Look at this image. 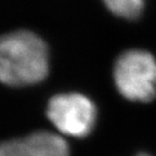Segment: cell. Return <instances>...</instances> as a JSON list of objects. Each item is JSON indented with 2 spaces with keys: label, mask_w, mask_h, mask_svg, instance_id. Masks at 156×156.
<instances>
[{
  "label": "cell",
  "mask_w": 156,
  "mask_h": 156,
  "mask_svg": "<svg viewBox=\"0 0 156 156\" xmlns=\"http://www.w3.org/2000/svg\"><path fill=\"white\" fill-rule=\"evenodd\" d=\"M136 156H151V155H149V154H145V153H140V154H138Z\"/></svg>",
  "instance_id": "obj_6"
},
{
  "label": "cell",
  "mask_w": 156,
  "mask_h": 156,
  "mask_svg": "<svg viewBox=\"0 0 156 156\" xmlns=\"http://www.w3.org/2000/svg\"><path fill=\"white\" fill-rule=\"evenodd\" d=\"M106 8L115 15L133 20L139 17L144 8V0H102Z\"/></svg>",
  "instance_id": "obj_5"
},
{
  "label": "cell",
  "mask_w": 156,
  "mask_h": 156,
  "mask_svg": "<svg viewBox=\"0 0 156 156\" xmlns=\"http://www.w3.org/2000/svg\"><path fill=\"white\" fill-rule=\"evenodd\" d=\"M47 115L61 133L83 138L92 130L97 111L93 103L85 95L62 93L50 99Z\"/></svg>",
  "instance_id": "obj_3"
},
{
  "label": "cell",
  "mask_w": 156,
  "mask_h": 156,
  "mask_svg": "<svg viewBox=\"0 0 156 156\" xmlns=\"http://www.w3.org/2000/svg\"><path fill=\"white\" fill-rule=\"evenodd\" d=\"M0 156H69L61 136L50 131H36L1 144Z\"/></svg>",
  "instance_id": "obj_4"
},
{
  "label": "cell",
  "mask_w": 156,
  "mask_h": 156,
  "mask_svg": "<svg viewBox=\"0 0 156 156\" xmlns=\"http://www.w3.org/2000/svg\"><path fill=\"white\" fill-rule=\"evenodd\" d=\"M114 80L126 99L149 102L156 95V60L143 50H128L116 60Z\"/></svg>",
  "instance_id": "obj_2"
},
{
  "label": "cell",
  "mask_w": 156,
  "mask_h": 156,
  "mask_svg": "<svg viewBox=\"0 0 156 156\" xmlns=\"http://www.w3.org/2000/svg\"><path fill=\"white\" fill-rule=\"evenodd\" d=\"M49 72L48 48L28 30L5 34L0 42V78L3 83L21 87L44 80Z\"/></svg>",
  "instance_id": "obj_1"
}]
</instances>
